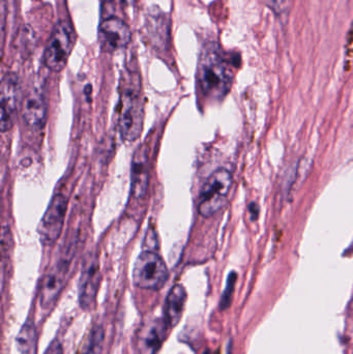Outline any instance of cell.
Listing matches in <instances>:
<instances>
[{
    "instance_id": "cell-13",
    "label": "cell",
    "mask_w": 353,
    "mask_h": 354,
    "mask_svg": "<svg viewBox=\"0 0 353 354\" xmlns=\"http://www.w3.org/2000/svg\"><path fill=\"white\" fill-rule=\"evenodd\" d=\"M149 159L144 149H139L132 162V193L134 197H144L149 189Z\"/></svg>"
},
{
    "instance_id": "cell-6",
    "label": "cell",
    "mask_w": 353,
    "mask_h": 354,
    "mask_svg": "<svg viewBox=\"0 0 353 354\" xmlns=\"http://www.w3.org/2000/svg\"><path fill=\"white\" fill-rule=\"evenodd\" d=\"M66 208L68 200L66 196L62 194L54 195L39 224V236L45 245H53L61 234Z\"/></svg>"
},
{
    "instance_id": "cell-3",
    "label": "cell",
    "mask_w": 353,
    "mask_h": 354,
    "mask_svg": "<svg viewBox=\"0 0 353 354\" xmlns=\"http://www.w3.org/2000/svg\"><path fill=\"white\" fill-rule=\"evenodd\" d=\"M232 187V176L228 170L218 169L209 176L201 189L198 200L199 214L211 218L227 201Z\"/></svg>"
},
{
    "instance_id": "cell-4",
    "label": "cell",
    "mask_w": 353,
    "mask_h": 354,
    "mask_svg": "<svg viewBox=\"0 0 353 354\" xmlns=\"http://www.w3.org/2000/svg\"><path fill=\"white\" fill-rule=\"evenodd\" d=\"M169 279V270L157 252L144 250L137 258L133 268V282L147 290H160Z\"/></svg>"
},
{
    "instance_id": "cell-5",
    "label": "cell",
    "mask_w": 353,
    "mask_h": 354,
    "mask_svg": "<svg viewBox=\"0 0 353 354\" xmlns=\"http://www.w3.org/2000/svg\"><path fill=\"white\" fill-rule=\"evenodd\" d=\"M76 43L74 28L66 21H60L54 27L44 52V64L53 72H61Z\"/></svg>"
},
{
    "instance_id": "cell-15",
    "label": "cell",
    "mask_w": 353,
    "mask_h": 354,
    "mask_svg": "<svg viewBox=\"0 0 353 354\" xmlns=\"http://www.w3.org/2000/svg\"><path fill=\"white\" fill-rule=\"evenodd\" d=\"M35 341H37V337H35V326L32 324H24L17 337L21 354H35Z\"/></svg>"
},
{
    "instance_id": "cell-8",
    "label": "cell",
    "mask_w": 353,
    "mask_h": 354,
    "mask_svg": "<svg viewBox=\"0 0 353 354\" xmlns=\"http://www.w3.org/2000/svg\"><path fill=\"white\" fill-rule=\"evenodd\" d=\"M99 44L105 52L124 49L132 39V32L126 22L117 17H108L99 27Z\"/></svg>"
},
{
    "instance_id": "cell-7",
    "label": "cell",
    "mask_w": 353,
    "mask_h": 354,
    "mask_svg": "<svg viewBox=\"0 0 353 354\" xmlns=\"http://www.w3.org/2000/svg\"><path fill=\"white\" fill-rule=\"evenodd\" d=\"M70 259L68 255L60 258L55 266L50 268L49 272L41 281L39 301L44 309H50L55 303L66 282Z\"/></svg>"
},
{
    "instance_id": "cell-11",
    "label": "cell",
    "mask_w": 353,
    "mask_h": 354,
    "mask_svg": "<svg viewBox=\"0 0 353 354\" xmlns=\"http://www.w3.org/2000/svg\"><path fill=\"white\" fill-rule=\"evenodd\" d=\"M99 280L101 274L97 258L88 255L83 264L82 274L79 282V303L85 311H91L95 308Z\"/></svg>"
},
{
    "instance_id": "cell-18",
    "label": "cell",
    "mask_w": 353,
    "mask_h": 354,
    "mask_svg": "<svg viewBox=\"0 0 353 354\" xmlns=\"http://www.w3.org/2000/svg\"><path fill=\"white\" fill-rule=\"evenodd\" d=\"M263 2L276 15L282 14L285 10L286 0H263Z\"/></svg>"
},
{
    "instance_id": "cell-12",
    "label": "cell",
    "mask_w": 353,
    "mask_h": 354,
    "mask_svg": "<svg viewBox=\"0 0 353 354\" xmlns=\"http://www.w3.org/2000/svg\"><path fill=\"white\" fill-rule=\"evenodd\" d=\"M47 105L43 93L32 89L27 93L22 105V118L25 124L32 129H41L45 126Z\"/></svg>"
},
{
    "instance_id": "cell-1",
    "label": "cell",
    "mask_w": 353,
    "mask_h": 354,
    "mask_svg": "<svg viewBox=\"0 0 353 354\" xmlns=\"http://www.w3.org/2000/svg\"><path fill=\"white\" fill-rule=\"evenodd\" d=\"M197 77L201 91L211 101H221L229 93L233 73L221 48L215 41L203 46L199 56Z\"/></svg>"
},
{
    "instance_id": "cell-9",
    "label": "cell",
    "mask_w": 353,
    "mask_h": 354,
    "mask_svg": "<svg viewBox=\"0 0 353 354\" xmlns=\"http://www.w3.org/2000/svg\"><path fill=\"white\" fill-rule=\"evenodd\" d=\"M20 81L14 73H8L2 78L1 91H0V103H1V116H0V129L2 133L8 132L14 124L15 118L18 111L20 101Z\"/></svg>"
},
{
    "instance_id": "cell-10",
    "label": "cell",
    "mask_w": 353,
    "mask_h": 354,
    "mask_svg": "<svg viewBox=\"0 0 353 354\" xmlns=\"http://www.w3.org/2000/svg\"><path fill=\"white\" fill-rule=\"evenodd\" d=\"M169 324L165 317L147 318L138 330L136 345L140 354H157L167 336Z\"/></svg>"
},
{
    "instance_id": "cell-2",
    "label": "cell",
    "mask_w": 353,
    "mask_h": 354,
    "mask_svg": "<svg viewBox=\"0 0 353 354\" xmlns=\"http://www.w3.org/2000/svg\"><path fill=\"white\" fill-rule=\"evenodd\" d=\"M144 126V102L140 75L134 71L122 74L120 80V131L122 139L136 141Z\"/></svg>"
},
{
    "instance_id": "cell-20",
    "label": "cell",
    "mask_w": 353,
    "mask_h": 354,
    "mask_svg": "<svg viewBox=\"0 0 353 354\" xmlns=\"http://www.w3.org/2000/svg\"><path fill=\"white\" fill-rule=\"evenodd\" d=\"M103 1H111V0H103Z\"/></svg>"
},
{
    "instance_id": "cell-16",
    "label": "cell",
    "mask_w": 353,
    "mask_h": 354,
    "mask_svg": "<svg viewBox=\"0 0 353 354\" xmlns=\"http://www.w3.org/2000/svg\"><path fill=\"white\" fill-rule=\"evenodd\" d=\"M104 344V330L101 326H95L91 330L90 337L83 354H102Z\"/></svg>"
},
{
    "instance_id": "cell-19",
    "label": "cell",
    "mask_w": 353,
    "mask_h": 354,
    "mask_svg": "<svg viewBox=\"0 0 353 354\" xmlns=\"http://www.w3.org/2000/svg\"><path fill=\"white\" fill-rule=\"evenodd\" d=\"M122 3L126 4V6H134L136 3L137 0H122Z\"/></svg>"
},
{
    "instance_id": "cell-17",
    "label": "cell",
    "mask_w": 353,
    "mask_h": 354,
    "mask_svg": "<svg viewBox=\"0 0 353 354\" xmlns=\"http://www.w3.org/2000/svg\"><path fill=\"white\" fill-rule=\"evenodd\" d=\"M234 282H236V277H234V274H231L229 280H228L227 288H226L225 293H224L223 297H222V309H226V308L229 307L230 301H231L232 292H233Z\"/></svg>"
},
{
    "instance_id": "cell-14",
    "label": "cell",
    "mask_w": 353,
    "mask_h": 354,
    "mask_svg": "<svg viewBox=\"0 0 353 354\" xmlns=\"http://www.w3.org/2000/svg\"><path fill=\"white\" fill-rule=\"evenodd\" d=\"M187 301V291L182 285L178 284L170 289L166 297L165 315L166 322L170 328L178 326L182 319Z\"/></svg>"
}]
</instances>
